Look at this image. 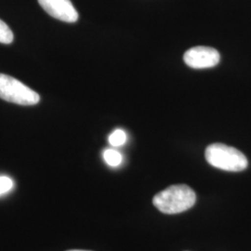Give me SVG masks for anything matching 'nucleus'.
Returning <instances> with one entry per match:
<instances>
[{
	"label": "nucleus",
	"instance_id": "nucleus-1",
	"mask_svg": "<svg viewBox=\"0 0 251 251\" xmlns=\"http://www.w3.org/2000/svg\"><path fill=\"white\" fill-rule=\"evenodd\" d=\"M195 191L185 184L171 185L154 196L152 204L165 214H177L186 211L196 204Z\"/></svg>",
	"mask_w": 251,
	"mask_h": 251
},
{
	"label": "nucleus",
	"instance_id": "nucleus-2",
	"mask_svg": "<svg viewBox=\"0 0 251 251\" xmlns=\"http://www.w3.org/2000/svg\"><path fill=\"white\" fill-rule=\"evenodd\" d=\"M205 157L209 165L222 171L239 172L245 171L249 166L248 159L242 152L226 144L208 145Z\"/></svg>",
	"mask_w": 251,
	"mask_h": 251
},
{
	"label": "nucleus",
	"instance_id": "nucleus-3",
	"mask_svg": "<svg viewBox=\"0 0 251 251\" xmlns=\"http://www.w3.org/2000/svg\"><path fill=\"white\" fill-rule=\"evenodd\" d=\"M0 98L20 105H35L40 100L35 90L4 74H0Z\"/></svg>",
	"mask_w": 251,
	"mask_h": 251
},
{
	"label": "nucleus",
	"instance_id": "nucleus-4",
	"mask_svg": "<svg viewBox=\"0 0 251 251\" xmlns=\"http://www.w3.org/2000/svg\"><path fill=\"white\" fill-rule=\"evenodd\" d=\"M184 63L194 69L212 68L220 63L221 55L219 51L210 47H194L183 55Z\"/></svg>",
	"mask_w": 251,
	"mask_h": 251
},
{
	"label": "nucleus",
	"instance_id": "nucleus-5",
	"mask_svg": "<svg viewBox=\"0 0 251 251\" xmlns=\"http://www.w3.org/2000/svg\"><path fill=\"white\" fill-rule=\"evenodd\" d=\"M38 3L48 14L65 23H75L78 13L71 0H38Z\"/></svg>",
	"mask_w": 251,
	"mask_h": 251
},
{
	"label": "nucleus",
	"instance_id": "nucleus-6",
	"mask_svg": "<svg viewBox=\"0 0 251 251\" xmlns=\"http://www.w3.org/2000/svg\"><path fill=\"white\" fill-rule=\"evenodd\" d=\"M103 158L110 167H118L123 161V156L120 152L115 149H107L103 152Z\"/></svg>",
	"mask_w": 251,
	"mask_h": 251
},
{
	"label": "nucleus",
	"instance_id": "nucleus-7",
	"mask_svg": "<svg viewBox=\"0 0 251 251\" xmlns=\"http://www.w3.org/2000/svg\"><path fill=\"white\" fill-rule=\"evenodd\" d=\"M109 144L114 147L122 146L126 142V134L123 129H116L109 136Z\"/></svg>",
	"mask_w": 251,
	"mask_h": 251
},
{
	"label": "nucleus",
	"instance_id": "nucleus-8",
	"mask_svg": "<svg viewBox=\"0 0 251 251\" xmlns=\"http://www.w3.org/2000/svg\"><path fill=\"white\" fill-rule=\"evenodd\" d=\"M13 33L9 25L0 19V43L10 44L13 41Z\"/></svg>",
	"mask_w": 251,
	"mask_h": 251
},
{
	"label": "nucleus",
	"instance_id": "nucleus-9",
	"mask_svg": "<svg viewBox=\"0 0 251 251\" xmlns=\"http://www.w3.org/2000/svg\"><path fill=\"white\" fill-rule=\"evenodd\" d=\"M14 186L13 180L7 176H0V196L9 193Z\"/></svg>",
	"mask_w": 251,
	"mask_h": 251
},
{
	"label": "nucleus",
	"instance_id": "nucleus-10",
	"mask_svg": "<svg viewBox=\"0 0 251 251\" xmlns=\"http://www.w3.org/2000/svg\"></svg>",
	"mask_w": 251,
	"mask_h": 251
}]
</instances>
